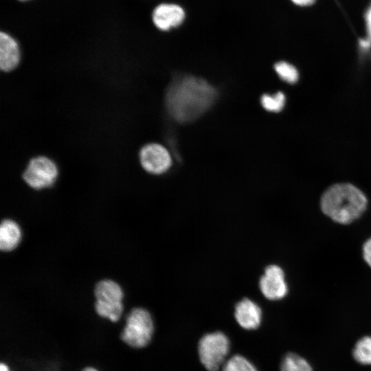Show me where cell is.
Here are the masks:
<instances>
[{
  "label": "cell",
  "instance_id": "13",
  "mask_svg": "<svg viewBox=\"0 0 371 371\" xmlns=\"http://www.w3.org/2000/svg\"><path fill=\"white\" fill-rule=\"evenodd\" d=\"M280 368L281 371H313L311 365L305 359L293 352L284 357Z\"/></svg>",
  "mask_w": 371,
  "mask_h": 371
},
{
  "label": "cell",
  "instance_id": "20",
  "mask_svg": "<svg viewBox=\"0 0 371 371\" xmlns=\"http://www.w3.org/2000/svg\"><path fill=\"white\" fill-rule=\"evenodd\" d=\"M223 371H240L233 357L225 362Z\"/></svg>",
  "mask_w": 371,
  "mask_h": 371
},
{
  "label": "cell",
  "instance_id": "21",
  "mask_svg": "<svg viewBox=\"0 0 371 371\" xmlns=\"http://www.w3.org/2000/svg\"><path fill=\"white\" fill-rule=\"evenodd\" d=\"M293 3L300 7H307L313 5L315 0H290Z\"/></svg>",
  "mask_w": 371,
  "mask_h": 371
},
{
  "label": "cell",
  "instance_id": "14",
  "mask_svg": "<svg viewBox=\"0 0 371 371\" xmlns=\"http://www.w3.org/2000/svg\"><path fill=\"white\" fill-rule=\"evenodd\" d=\"M352 354L358 363L371 365V337L366 336L360 339L355 344Z\"/></svg>",
  "mask_w": 371,
  "mask_h": 371
},
{
  "label": "cell",
  "instance_id": "10",
  "mask_svg": "<svg viewBox=\"0 0 371 371\" xmlns=\"http://www.w3.org/2000/svg\"><path fill=\"white\" fill-rule=\"evenodd\" d=\"M234 316L242 328L253 330L260 324L262 311L255 302L249 298H243L236 304Z\"/></svg>",
  "mask_w": 371,
  "mask_h": 371
},
{
  "label": "cell",
  "instance_id": "15",
  "mask_svg": "<svg viewBox=\"0 0 371 371\" xmlns=\"http://www.w3.org/2000/svg\"><path fill=\"white\" fill-rule=\"evenodd\" d=\"M285 100L284 93L279 91L274 95H263L260 102L266 110L271 112H279L283 109Z\"/></svg>",
  "mask_w": 371,
  "mask_h": 371
},
{
  "label": "cell",
  "instance_id": "6",
  "mask_svg": "<svg viewBox=\"0 0 371 371\" xmlns=\"http://www.w3.org/2000/svg\"><path fill=\"white\" fill-rule=\"evenodd\" d=\"M58 170L49 158L39 156L32 158L23 172V178L31 188L40 190L50 187L55 182Z\"/></svg>",
  "mask_w": 371,
  "mask_h": 371
},
{
  "label": "cell",
  "instance_id": "19",
  "mask_svg": "<svg viewBox=\"0 0 371 371\" xmlns=\"http://www.w3.org/2000/svg\"><path fill=\"white\" fill-rule=\"evenodd\" d=\"M363 256L365 261L371 267V238L363 246Z\"/></svg>",
  "mask_w": 371,
  "mask_h": 371
},
{
  "label": "cell",
  "instance_id": "1",
  "mask_svg": "<svg viewBox=\"0 0 371 371\" xmlns=\"http://www.w3.org/2000/svg\"><path fill=\"white\" fill-rule=\"evenodd\" d=\"M167 109L179 122L194 120L214 103L216 90L205 80L185 76L174 80L166 95Z\"/></svg>",
  "mask_w": 371,
  "mask_h": 371
},
{
  "label": "cell",
  "instance_id": "24",
  "mask_svg": "<svg viewBox=\"0 0 371 371\" xmlns=\"http://www.w3.org/2000/svg\"><path fill=\"white\" fill-rule=\"evenodd\" d=\"M21 1H29V0H19Z\"/></svg>",
  "mask_w": 371,
  "mask_h": 371
},
{
  "label": "cell",
  "instance_id": "8",
  "mask_svg": "<svg viewBox=\"0 0 371 371\" xmlns=\"http://www.w3.org/2000/svg\"><path fill=\"white\" fill-rule=\"evenodd\" d=\"M139 161L146 172L154 175L166 172L172 164L168 150L162 145L155 143L147 144L140 150Z\"/></svg>",
  "mask_w": 371,
  "mask_h": 371
},
{
  "label": "cell",
  "instance_id": "3",
  "mask_svg": "<svg viewBox=\"0 0 371 371\" xmlns=\"http://www.w3.org/2000/svg\"><path fill=\"white\" fill-rule=\"evenodd\" d=\"M121 317L125 319V325L120 337L126 344L135 348H142L151 342L155 325L152 315L146 308L133 307Z\"/></svg>",
  "mask_w": 371,
  "mask_h": 371
},
{
  "label": "cell",
  "instance_id": "4",
  "mask_svg": "<svg viewBox=\"0 0 371 371\" xmlns=\"http://www.w3.org/2000/svg\"><path fill=\"white\" fill-rule=\"evenodd\" d=\"M94 308L96 313L112 322L118 321L124 313V292L111 280L100 281L94 289Z\"/></svg>",
  "mask_w": 371,
  "mask_h": 371
},
{
  "label": "cell",
  "instance_id": "5",
  "mask_svg": "<svg viewBox=\"0 0 371 371\" xmlns=\"http://www.w3.org/2000/svg\"><path fill=\"white\" fill-rule=\"evenodd\" d=\"M199 359L208 371H218L229 350V341L222 332L205 335L198 346Z\"/></svg>",
  "mask_w": 371,
  "mask_h": 371
},
{
  "label": "cell",
  "instance_id": "9",
  "mask_svg": "<svg viewBox=\"0 0 371 371\" xmlns=\"http://www.w3.org/2000/svg\"><path fill=\"white\" fill-rule=\"evenodd\" d=\"M186 18L185 9L181 5L172 2L159 3L152 13L153 24L161 31H169L181 26Z\"/></svg>",
  "mask_w": 371,
  "mask_h": 371
},
{
  "label": "cell",
  "instance_id": "16",
  "mask_svg": "<svg viewBox=\"0 0 371 371\" xmlns=\"http://www.w3.org/2000/svg\"><path fill=\"white\" fill-rule=\"evenodd\" d=\"M275 70L280 78L288 83H295L298 79L296 68L289 63L281 61L275 65Z\"/></svg>",
  "mask_w": 371,
  "mask_h": 371
},
{
  "label": "cell",
  "instance_id": "2",
  "mask_svg": "<svg viewBox=\"0 0 371 371\" xmlns=\"http://www.w3.org/2000/svg\"><path fill=\"white\" fill-rule=\"evenodd\" d=\"M368 200L356 186L350 183H337L330 186L321 199L322 212L334 221L350 223L364 212Z\"/></svg>",
  "mask_w": 371,
  "mask_h": 371
},
{
  "label": "cell",
  "instance_id": "23",
  "mask_svg": "<svg viewBox=\"0 0 371 371\" xmlns=\"http://www.w3.org/2000/svg\"><path fill=\"white\" fill-rule=\"evenodd\" d=\"M82 371H98V370L92 367H87L85 368Z\"/></svg>",
  "mask_w": 371,
  "mask_h": 371
},
{
  "label": "cell",
  "instance_id": "17",
  "mask_svg": "<svg viewBox=\"0 0 371 371\" xmlns=\"http://www.w3.org/2000/svg\"><path fill=\"white\" fill-rule=\"evenodd\" d=\"M366 37L360 40L359 45L362 49H368L371 47V5L367 9L365 16Z\"/></svg>",
  "mask_w": 371,
  "mask_h": 371
},
{
  "label": "cell",
  "instance_id": "11",
  "mask_svg": "<svg viewBox=\"0 0 371 371\" xmlns=\"http://www.w3.org/2000/svg\"><path fill=\"white\" fill-rule=\"evenodd\" d=\"M21 58L17 41L10 34L1 32L0 34V68L5 72L16 67Z\"/></svg>",
  "mask_w": 371,
  "mask_h": 371
},
{
  "label": "cell",
  "instance_id": "22",
  "mask_svg": "<svg viewBox=\"0 0 371 371\" xmlns=\"http://www.w3.org/2000/svg\"><path fill=\"white\" fill-rule=\"evenodd\" d=\"M0 371H10V370L6 364L3 363H0Z\"/></svg>",
  "mask_w": 371,
  "mask_h": 371
},
{
  "label": "cell",
  "instance_id": "18",
  "mask_svg": "<svg viewBox=\"0 0 371 371\" xmlns=\"http://www.w3.org/2000/svg\"><path fill=\"white\" fill-rule=\"evenodd\" d=\"M240 371H257L254 366L244 357L236 355L233 356Z\"/></svg>",
  "mask_w": 371,
  "mask_h": 371
},
{
  "label": "cell",
  "instance_id": "12",
  "mask_svg": "<svg viewBox=\"0 0 371 371\" xmlns=\"http://www.w3.org/2000/svg\"><path fill=\"white\" fill-rule=\"evenodd\" d=\"M21 238V231L12 220H3L0 226V249L3 251L14 249Z\"/></svg>",
  "mask_w": 371,
  "mask_h": 371
},
{
  "label": "cell",
  "instance_id": "7",
  "mask_svg": "<svg viewBox=\"0 0 371 371\" xmlns=\"http://www.w3.org/2000/svg\"><path fill=\"white\" fill-rule=\"evenodd\" d=\"M258 286L264 297L269 300L282 299L288 292L284 272L276 265H270L265 269Z\"/></svg>",
  "mask_w": 371,
  "mask_h": 371
}]
</instances>
